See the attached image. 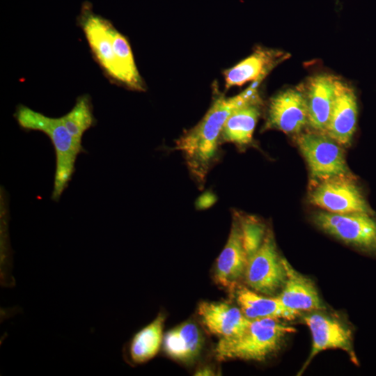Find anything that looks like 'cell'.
Masks as SVG:
<instances>
[{
  "mask_svg": "<svg viewBox=\"0 0 376 376\" xmlns=\"http://www.w3.org/2000/svg\"><path fill=\"white\" fill-rule=\"evenodd\" d=\"M357 120V97L353 88L337 79L333 109L325 134L340 145H348Z\"/></svg>",
  "mask_w": 376,
  "mask_h": 376,
  "instance_id": "4fadbf2b",
  "label": "cell"
},
{
  "mask_svg": "<svg viewBox=\"0 0 376 376\" xmlns=\"http://www.w3.org/2000/svg\"><path fill=\"white\" fill-rule=\"evenodd\" d=\"M237 301L244 315L249 320L270 318L292 320L300 314L285 307L277 297H264L244 286L237 291Z\"/></svg>",
  "mask_w": 376,
  "mask_h": 376,
  "instance_id": "e0dca14e",
  "label": "cell"
},
{
  "mask_svg": "<svg viewBox=\"0 0 376 376\" xmlns=\"http://www.w3.org/2000/svg\"><path fill=\"white\" fill-rule=\"evenodd\" d=\"M165 315L160 312L149 324L136 332L125 350L132 365H141L153 359L159 352L162 338Z\"/></svg>",
  "mask_w": 376,
  "mask_h": 376,
  "instance_id": "ac0fdd59",
  "label": "cell"
},
{
  "mask_svg": "<svg viewBox=\"0 0 376 376\" xmlns=\"http://www.w3.org/2000/svg\"><path fill=\"white\" fill-rule=\"evenodd\" d=\"M306 125L308 111L303 85L288 88L271 99L265 129L299 134Z\"/></svg>",
  "mask_w": 376,
  "mask_h": 376,
  "instance_id": "9c48e42d",
  "label": "cell"
},
{
  "mask_svg": "<svg viewBox=\"0 0 376 376\" xmlns=\"http://www.w3.org/2000/svg\"><path fill=\"white\" fill-rule=\"evenodd\" d=\"M203 339L198 327L185 322L169 331L164 339L166 353L183 362L194 360L201 352Z\"/></svg>",
  "mask_w": 376,
  "mask_h": 376,
  "instance_id": "ffe728a7",
  "label": "cell"
},
{
  "mask_svg": "<svg viewBox=\"0 0 376 376\" xmlns=\"http://www.w3.org/2000/svg\"><path fill=\"white\" fill-rule=\"evenodd\" d=\"M286 279L277 296L287 308L298 311H314L324 308L314 283L283 258Z\"/></svg>",
  "mask_w": 376,
  "mask_h": 376,
  "instance_id": "5bb4252c",
  "label": "cell"
},
{
  "mask_svg": "<svg viewBox=\"0 0 376 376\" xmlns=\"http://www.w3.org/2000/svg\"><path fill=\"white\" fill-rule=\"evenodd\" d=\"M253 290L272 295L281 289L286 279L283 258L279 254L272 232L267 230L257 251L249 259L244 277Z\"/></svg>",
  "mask_w": 376,
  "mask_h": 376,
  "instance_id": "8992f818",
  "label": "cell"
},
{
  "mask_svg": "<svg viewBox=\"0 0 376 376\" xmlns=\"http://www.w3.org/2000/svg\"><path fill=\"white\" fill-rule=\"evenodd\" d=\"M309 200L313 205L331 213L370 212L350 175L320 181L311 193Z\"/></svg>",
  "mask_w": 376,
  "mask_h": 376,
  "instance_id": "ba28073f",
  "label": "cell"
},
{
  "mask_svg": "<svg viewBox=\"0 0 376 376\" xmlns=\"http://www.w3.org/2000/svg\"><path fill=\"white\" fill-rule=\"evenodd\" d=\"M264 78L255 80L235 96L216 98L198 124L177 141L176 148L184 155L190 172L198 182L204 181L215 160L221 130L227 118L235 110L260 96L258 86Z\"/></svg>",
  "mask_w": 376,
  "mask_h": 376,
  "instance_id": "6da1fadb",
  "label": "cell"
},
{
  "mask_svg": "<svg viewBox=\"0 0 376 376\" xmlns=\"http://www.w3.org/2000/svg\"><path fill=\"white\" fill-rule=\"evenodd\" d=\"M288 57V55L279 50L258 47L249 56L225 70V86L226 88L240 86L266 76L278 63Z\"/></svg>",
  "mask_w": 376,
  "mask_h": 376,
  "instance_id": "2e32d148",
  "label": "cell"
},
{
  "mask_svg": "<svg viewBox=\"0 0 376 376\" xmlns=\"http://www.w3.org/2000/svg\"><path fill=\"white\" fill-rule=\"evenodd\" d=\"M235 215L240 224L243 246L249 259L261 246L267 230L264 224L256 217L238 213Z\"/></svg>",
  "mask_w": 376,
  "mask_h": 376,
  "instance_id": "7402d4cb",
  "label": "cell"
},
{
  "mask_svg": "<svg viewBox=\"0 0 376 376\" xmlns=\"http://www.w3.org/2000/svg\"><path fill=\"white\" fill-rule=\"evenodd\" d=\"M297 143L315 180L350 175L340 145L326 134L301 133Z\"/></svg>",
  "mask_w": 376,
  "mask_h": 376,
  "instance_id": "5b68a950",
  "label": "cell"
},
{
  "mask_svg": "<svg viewBox=\"0 0 376 376\" xmlns=\"http://www.w3.org/2000/svg\"><path fill=\"white\" fill-rule=\"evenodd\" d=\"M260 97L235 110L227 118L221 133V139L240 146L249 144L260 115Z\"/></svg>",
  "mask_w": 376,
  "mask_h": 376,
  "instance_id": "d6986e66",
  "label": "cell"
},
{
  "mask_svg": "<svg viewBox=\"0 0 376 376\" xmlns=\"http://www.w3.org/2000/svg\"><path fill=\"white\" fill-rule=\"evenodd\" d=\"M315 224L324 232L350 245L376 250V220L369 213L317 212Z\"/></svg>",
  "mask_w": 376,
  "mask_h": 376,
  "instance_id": "52a82bcc",
  "label": "cell"
},
{
  "mask_svg": "<svg viewBox=\"0 0 376 376\" xmlns=\"http://www.w3.org/2000/svg\"><path fill=\"white\" fill-rule=\"evenodd\" d=\"M303 320L311 331L312 346L299 373L304 372L320 352L329 349L342 350L350 356L354 362L357 361L353 350L351 331L344 324L319 311H311L304 315Z\"/></svg>",
  "mask_w": 376,
  "mask_h": 376,
  "instance_id": "30bf717a",
  "label": "cell"
},
{
  "mask_svg": "<svg viewBox=\"0 0 376 376\" xmlns=\"http://www.w3.org/2000/svg\"><path fill=\"white\" fill-rule=\"evenodd\" d=\"M14 117L22 130L41 132L50 139L56 156L51 198L58 201L72 180L78 155L86 153V150L70 134L60 117L45 116L23 104L17 107Z\"/></svg>",
  "mask_w": 376,
  "mask_h": 376,
  "instance_id": "7a4b0ae2",
  "label": "cell"
},
{
  "mask_svg": "<svg viewBox=\"0 0 376 376\" xmlns=\"http://www.w3.org/2000/svg\"><path fill=\"white\" fill-rule=\"evenodd\" d=\"M337 79L330 75H316L303 85L308 105V125L314 132L325 134L334 103Z\"/></svg>",
  "mask_w": 376,
  "mask_h": 376,
  "instance_id": "7c38bea8",
  "label": "cell"
},
{
  "mask_svg": "<svg viewBox=\"0 0 376 376\" xmlns=\"http://www.w3.org/2000/svg\"><path fill=\"white\" fill-rule=\"evenodd\" d=\"M198 313L207 330L221 338L241 334L251 321L240 308L227 302L202 301L198 305Z\"/></svg>",
  "mask_w": 376,
  "mask_h": 376,
  "instance_id": "9a60e30c",
  "label": "cell"
},
{
  "mask_svg": "<svg viewBox=\"0 0 376 376\" xmlns=\"http://www.w3.org/2000/svg\"><path fill=\"white\" fill-rule=\"evenodd\" d=\"M77 22L84 32L93 58L104 75L110 81L120 84L114 39L116 27L109 19L96 14L88 1L82 3Z\"/></svg>",
  "mask_w": 376,
  "mask_h": 376,
  "instance_id": "277c9868",
  "label": "cell"
},
{
  "mask_svg": "<svg viewBox=\"0 0 376 376\" xmlns=\"http://www.w3.org/2000/svg\"><path fill=\"white\" fill-rule=\"evenodd\" d=\"M251 320L241 334L220 338L214 350L218 360L262 361L277 351L285 338L295 331V328L276 318Z\"/></svg>",
  "mask_w": 376,
  "mask_h": 376,
  "instance_id": "3957f363",
  "label": "cell"
},
{
  "mask_svg": "<svg viewBox=\"0 0 376 376\" xmlns=\"http://www.w3.org/2000/svg\"><path fill=\"white\" fill-rule=\"evenodd\" d=\"M196 375H214V373L213 370H212L209 368H203L198 370L196 374Z\"/></svg>",
  "mask_w": 376,
  "mask_h": 376,
  "instance_id": "603a6c76",
  "label": "cell"
},
{
  "mask_svg": "<svg viewBox=\"0 0 376 376\" xmlns=\"http://www.w3.org/2000/svg\"><path fill=\"white\" fill-rule=\"evenodd\" d=\"M248 260L240 224L236 215H234L228 240L217 260V282L229 290L235 289L244 277Z\"/></svg>",
  "mask_w": 376,
  "mask_h": 376,
  "instance_id": "8fae6325",
  "label": "cell"
},
{
  "mask_svg": "<svg viewBox=\"0 0 376 376\" xmlns=\"http://www.w3.org/2000/svg\"><path fill=\"white\" fill-rule=\"evenodd\" d=\"M60 118L72 137L82 143L84 134L97 122L89 95L79 96L71 110Z\"/></svg>",
  "mask_w": 376,
  "mask_h": 376,
  "instance_id": "44dd1931",
  "label": "cell"
}]
</instances>
